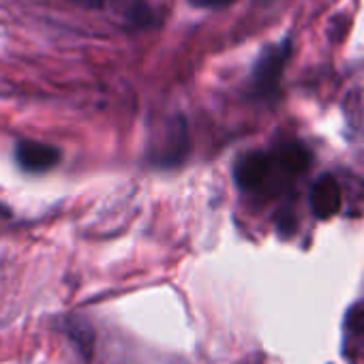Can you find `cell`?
<instances>
[{"instance_id":"obj_6","label":"cell","mask_w":364,"mask_h":364,"mask_svg":"<svg viewBox=\"0 0 364 364\" xmlns=\"http://www.w3.org/2000/svg\"><path fill=\"white\" fill-rule=\"evenodd\" d=\"M341 208V189L334 176H321L311 189V210L317 219H330Z\"/></svg>"},{"instance_id":"obj_8","label":"cell","mask_w":364,"mask_h":364,"mask_svg":"<svg viewBox=\"0 0 364 364\" xmlns=\"http://www.w3.org/2000/svg\"><path fill=\"white\" fill-rule=\"evenodd\" d=\"M69 328H71L69 334L75 341V345L80 347V351L86 358H90L92 355V345H95V332H92V328L86 321H73Z\"/></svg>"},{"instance_id":"obj_9","label":"cell","mask_w":364,"mask_h":364,"mask_svg":"<svg viewBox=\"0 0 364 364\" xmlns=\"http://www.w3.org/2000/svg\"><path fill=\"white\" fill-rule=\"evenodd\" d=\"M347 328L355 334H364V302L355 304L347 315Z\"/></svg>"},{"instance_id":"obj_11","label":"cell","mask_w":364,"mask_h":364,"mask_svg":"<svg viewBox=\"0 0 364 364\" xmlns=\"http://www.w3.org/2000/svg\"><path fill=\"white\" fill-rule=\"evenodd\" d=\"M277 228L281 230L283 236H287V234L294 230V217L289 215V210H283V213H281V217L277 219Z\"/></svg>"},{"instance_id":"obj_3","label":"cell","mask_w":364,"mask_h":364,"mask_svg":"<svg viewBox=\"0 0 364 364\" xmlns=\"http://www.w3.org/2000/svg\"><path fill=\"white\" fill-rule=\"evenodd\" d=\"M14 156L18 165L28 173H43L58 165L60 150L52 144L37 141V139H20L16 144Z\"/></svg>"},{"instance_id":"obj_1","label":"cell","mask_w":364,"mask_h":364,"mask_svg":"<svg viewBox=\"0 0 364 364\" xmlns=\"http://www.w3.org/2000/svg\"><path fill=\"white\" fill-rule=\"evenodd\" d=\"M236 182L245 191L279 196L289 187L291 176L279 165L272 152H247L238 159L236 167Z\"/></svg>"},{"instance_id":"obj_12","label":"cell","mask_w":364,"mask_h":364,"mask_svg":"<svg viewBox=\"0 0 364 364\" xmlns=\"http://www.w3.org/2000/svg\"><path fill=\"white\" fill-rule=\"evenodd\" d=\"M75 5H82V7H88V9H101L105 5V0H71Z\"/></svg>"},{"instance_id":"obj_7","label":"cell","mask_w":364,"mask_h":364,"mask_svg":"<svg viewBox=\"0 0 364 364\" xmlns=\"http://www.w3.org/2000/svg\"><path fill=\"white\" fill-rule=\"evenodd\" d=\"M274 159L279 161V165L289 173V176H298L302 173L309 163H311V154L309 150L298 144V141H287V144H281L274 152Z\"/></svg>"},{"instance_id":"obj_10","label":"cell","mask_w":364,"mask_h":364,"mask_svg":"<svg viewBox=\"0 0 364 364\" xmlns=\"http://www.w3.org/2000/svg\"><path fill=\"white\" fill-rule=\"evenodd\" d=\"M187 3L196 9H225L234 5L236 0H187Z\"/></svg>"},{"instance_id":"obj_5","label":"cell","mask_w":364,"mask_h":364,"mask_svg":"<svg viewBox=\"0 0 364 364\" xmlns=\"http://www.w3.org/2000/svg\"><path fill=\"white\" fill-rule=\"evenodd\" d=\"M112 5L127 31H148L159 24V16L148 0H112Z\"/></svg>"},{"instance_id":"obj_2","label":"cell","mask_w":364,"mask_h":364,"mask_svg":"<svg viewBox=\"0 0 364 364\" xmlns=\"http://www.w3.org/2000/svg\"><path fill=\"white\" fill-rule=\"evenodd\" d=\"M294 46L291 39H283L277 43H268L251 71V92L257 99H274L281 90V80L285 73V67L291 58Z\"/></svg>"},{"instance_id":"obj_4","label":"cell","mask_w":364,"mask_h":364,"mask_svg":"<svg viewBox=\"0 0 364 364\" xmlns=\"http://www.w3.org/2000/svg\"><path fill=\"white\" fill-rule=\"evenodd\" d=\"M189 152V133H187V124L180 116L176 120H171L165 127V135L159 141V146L154 148V161L159 165L171 167L178 165L182 159Z\"/></svg>"}]
</instances>
